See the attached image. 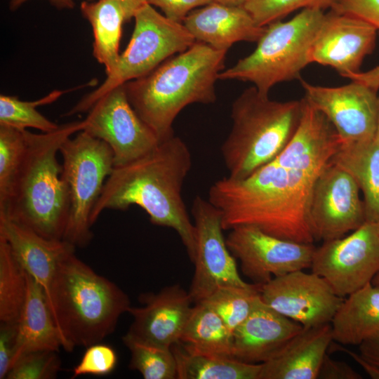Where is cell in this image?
<instances>
[{"instance_id":"4fadbf2b","label":"cell","mask_w":379,"mask_h":379,"mask_svg":"<svg viewBox=\"0 0 379 379\" xmlns=\"http://www.w3.org/2000/svg\"><path fill=\"white\" fill-rule=\"evenodd\" d=\"M229 231L227 247L252 284L262 286L274 277L311 267L313 244L283 239L251 225Z\"/></svg>"},{"instance_id":"ee69618b","label":"cell","mask_w":379,"mask_h":379,"mask_svg":"<svg viewBox=\"0 0 379 379\" xmlns=\"http://www.w3.org/2000/svg\"><path fill=\"white\" fill-rule=\"evenodd\" d=\"M89 1V0H88ZM126 6L131 18H133L136 11L147 4V0H119Z\"/></svg>"},{"instance_id":"f6af8a7d","label":"cell","mask_w":379,"mask_h":379,"mask_svg":"<svg viewBox=\"0 0 379 379\" xmlns=\"http://www.w3.org/2000/svg\"><path fill=\"white\" fill-rule=\"evenodd\" d=\"M247 1L248 0H213V1L234 6H243Z\"/></svg>"},{"instance_id":"e0dca14e","label":"cell","mask_w":379,"mask_h":379,"mask_svg":"<svg viewBox=\"0 0 379 379\" xmlns=\"http://www.w3.org/2000/svg\"><path fill=\"white\" fill-rule=\"evenodd\" d=\"M377 32L367 22L331 9L314 39L310 62L331 67L344 77L358 72L375 48Z\"/></svg>"},{"instance_id":"4316f807","label":"cell","mask_w":379,"mask_h":379,"mask_svg":"<svg viewBox=\"0 0 379 379\" xmlns=\"http://www.w3.org/2000/svg\"><path fill=\"white\" fill-rule=\"evenodd\" d=\"M179 343L190 353L232 357V333L222 319L202 302L193 306Z\"/></svg>"},{"instance_id":"484cf974","label":"cell","mask_w":379,"mask_h":379,"mask_svg":"<svg viewBox=\"0 0 379 379\" xmlns=\"http://www.w3.org/2000/svg\"><path fill=\"white\" fill-rule=\"evenodd\" d=\"M80 10L93 29V55L108 75L116 68L120 57L123 24L131 18L119 0L84 1Z\"/></svg>"},{"instance_id":"7bdbcfd3","label":"cell","mask_w":379,"mask_h":379,"mask_svg":"<svg viewBox=\"0 0 379 379\" xmlns=\"http://www.w3.org/2000/svg\"><path fill=\"white\" fill-rule=\"evenodd\" d=\"M28 0H11L10 8L15 10L20 6L23 3ZM48 1L53 6L59 9L72 8L74 7L73 0H46Z\"/></svg>"},{"instance_id":"6da1fadb","label":"cell","mask_w":379,"mask_h":379,"mask_svg":"<svg viewBox=\"0 0 379 379\" xmlns=\"http://www.w3.org/2000/svg\"><path fill=\"white\" fill-rule=\"evenodd\" d=\"M330 161L277 157L244 179L218 180L208 200L220 211L224 230L251 225L283 239L313 244L312 192Z\"/></svg>"},{"instance_id":"f546056e","label":"cell","mask_w":379,"mask_h":379,"mask_svg":"<svg viewBox=\"0 0 379 379\" xmlns=\"http://www.w3.org/2000/svg\"><path fill=\"white\" fill-rule=\"evenodd\" d=\"M122 341L131 354L129 368L145 379L177 378V365L173 350L138 340L126 333Z\"/></svg>"},{"instance_id":"603a6c76","label":"cell","mask_w":379,"mask_h":379,"mask_svg":"<svg viewBox=\"0 0 379 379\" xmlns=\"http://www.w3.org/2000/svg\"><path fill=\"white\" fill-rule=\"evenodd\" d=\"M27 293L18 319L15 351L11 367L22 354L37 350L58 352L62 341L41 286L28 274Z\"/></svg>"},{"instance_id":"ffe728a7","label":"cell","mask_w":379,"mask_h":379,"mask_svg":"<svg viewBox=\"0 0 379 379\" xmlns=\"http://www.w3.org/2000/svg\"><path fill=\"white\" fill-rule=\"evenodd\" d=\"M182 24L196 41L226 51L237 42H257L265 28L257 25L243 6L216 1L193 10Z\"/></svg>"},{"instance_id":"4dcf8cb0","label":"cell","mask_w":379,"mask_h":379,"mask_svg":"<svg viewBox=\"0 0 379 379\" xmlns=\"http://www.w3.org/2000/svg\"><path fill=\"white\" fill-rule=\"evenodd\" d=\"M261 286H228L217 288L202 302L212 309L232 333L248 317L260 295Z\"/></svg>"},{"instance_id":"b9f144b4","label":"cell","mask_w":379,"mask_h":379,"mask_svg":"<svg viewBox=\"0 0 379 379\" xmlns=\"http://www.w3.org/2000/svg\"><path fill=\"white\" fill-rule=\"evenodd\" d=\"M351 81L361 82L378 91L379 89V65L366 72H358L345 77Z\"/></svg>"},{"instance_id":"44dd1931","label":"cell","mask_w":379,"mask_h":379,"mask_svg":"<svg viewBox=\"0 0 379 379\" xmlns=\"http://www.w3.org/2000/svg\"><path fill=\"white\" fill-rule=\"evenodd\" d=\"M0 235L7 241L26 272L43 288L48 302L59 262L75 251L76 247L63 239L45 238L3 214H0Z\"/></svg>"},{"instance_id":"5b68a950","label":"cell","mask_w":379,"mask_h":379,"mask_svg":"<svg viewBox=\"0 0 379 379\" xmlns=\"http://www.w3.org/2000/svg\"><path fill=\"white\" fill-rule=\"evenodd\" d=\"M74 252L59 262L48 300L62 347L67 352L102 341L131 307L121 288L97 274Z\"/></svg>"},{"instance_id":"7c38bea8","label":"cell","mask_w":379,"mask_h":379,"mask_svg":"<svg viewBox=\"0 0 379 379\" xmlns=\"http://www.w3.org/2000/svg\"><path fill=\"white\" fill-rule=\"evenodd\" d=\"M191 213L196 232L194 272L189 293L194 303L199 302L217 288L234 286L246 287L223 235L220 211L208 200L197 196Z\"/></svg>"},{"instance_id":"277c9868","label":"cell","mask_w":379,"mask_h":379,"mask_svg":"<svg viewBox=\"0 0 379 379\" xmlns=\"http://www.w3.org/2000/svg\"><path fill=\"white\" fill-rule=\"evenodd\" d=\"M84 126L81 120L61 124L48 133L26 130L25 156L7 201L0 206V214L45 238L62 239L69 202L57 154Z\"/></svg>"},{"instance_id":"9c48e42d","label":"cell","mask_w":379,"mask_h":379,"mask_svg":"<svg viewBox=\"0 0 379 379\" xmlns=\"http://www.w3.org/2000/svg\"><path fill=\"white\" fill-rule=\"evenodd\" d=\"M59 152L69 202L62 239L83 248L93 238L90 216L114 168L113 152L107 143L84 131L67 138Z\"/></svg>"},{"instance_id":"52a82bcc","label":"cell","mask_w":379,"mask_h":379,"mask_svg":"<svg viewBox=\"0 0 379 379\" xmlns=\"http://www.w3.org/2000/svg\"><path fill=\"white\" fill-rule=\"evenodd\" d=\"M324 16L321 8H306L289 20L267 25L255 49L223 70L219 79L251 82L269 94L279 83L300 79L301 71L311 63V48Z\"/></svg>"},{"instance_id":"d590c367","label":"cell","mask_w":379,"mask_h":379,"mask_svg":"<svg viewBox=\"0 0 379 379\" xmlns=\"http://www.w3.org/2000/svg\"><path fill=\"white\" fill-rule=\"evenodd\" d=\"M117 364V355L109 345L100 343L86 347L79 363L72 370V378L83 375L103 376L112 372Z\"/></svg>"},{"instance_id":"5bb4252c","label":"cell","mask_w":379,"mask_h":379,"mask_svg":"<svg viewBox=\"0 0 379 379\" xmlns=\"http://www.w3.org/2000/svg\"><path fill=\"white\" fill-rule=\"evenodd\" d=\"M359 191L354 178L331 160L312 192L310 221L314 240L341 238L366 222Z\"/></svg>"},{"instance_id":"e575fe53","label":"cell","mask_w":379,"mask_h":379,"mask_svg":"<svg viewBox=\"0 0 379 379\" xmlns=\"http://www.w3.org/2000/svg\"><path fill=\"white\" fill-rule=\"evenodd\" d=\"M57 351L37 350L22 354L8 371L7 379H54L60 370Z\"/></svg>"},{"instance_id":"ba28073f","label":"cell","mask_w":379,"mask_h":379,"mask_svg":"<svg viewBox=\"0 0 379 379\" xmlns=\"http://www.w3.org/2000/svg\"><path fill=\"white\" fill-rule=\"evenodd\" d=\"M131 40L114 70L103 83L83 98L67 115L88 112L107 92L140 78L176 53L191 47L196 40L182 23L160 14L152 5L144 4L135 13Z\"/></svg>"},{"instance_id":"7a4b0ae2","label":"cell","mask_w":379,"mask_h":379,"mask_svg":"<svg viewBox=\"0 0 379 379\" xmlns=\"http://www.w3.org/2000/svg\"><path fill=\"white\" fill-rule=\"evenodd\" d=\"M191 166L187 145L173 135L147 154L114 167L91 212V227L105 210L125 211L133 205L139 206L153 225L176 232L193 262L195 227L182 197Z\"/></svg>"},{"instance_id":"bcb514c9","label":"cell","mask_w":379,"mask_h":379,"mask_svg":"<svg viewBox=\"0 0 379 379\" xmlns=\"http://www.w3.org/2000/svg\"><path fill=\"white\" fill-rule=\"evenodd\" d=\"M375 135L379 138V95L378 97V126Z\"/></svg>"},{"instance_id":"7dc6e473","label":"cell","mask_w":379,"mask_h":379,"mask_svg":"<svg viewBox=\"0 0 379 379\" xmlns=\"http://www.w3.org/2000/svg\"><path fill=\"white\" fill-rule=\"evenodd\" d=\"M371 283L375 286H379V272L375 274Z\"/></svg>"},{"instance_id":"cb8c5ba5","label":"cell","mask_w":379,"mask_h":379,"mask_svg":"<svg viewBox=\"0 0 379 379\" xmlns=\"http://www.w3.org/2000/svg\"><path fill=\"white\" fill-rule=\"evenodd\" d=\"M333 340L359 345L379 331V286L368 283L347 297L331 321Z\"/></svg>"},{"instance_id":"8992f818","label":"cell","mask_w":379,"mask_h":379,"mask_svg":"<svg viewBox=\"0 0 379 379\" xmlns=\"http://www.w3.org/2000/svg\"><path fill=\"white\" fill-rule=\"evenodd\" d=\"M303 102L276 101L254 86L232 105V128L221 147L222 157L235 180L247 178L274 159L295 134Z\"/></svg>"},{"instance_id":"83f0119b","label":"cell","mask_w":379,"mask_h":379,"mask_svg":"<svg viewBox=\"0 0 379 379\" xmlns=\"http://www.w3.org/2000/svg\"><path fill=\"white\" fill-rule=\"evenodd\" d=\"M171 349L176 361L178 379H259L261 364L190 353L179 343Z\"/></svg>"},{"instance_id":"c3c4849f","label":"cell","mask_w":379,"mask_h":379,"mask_svg":"<svg viewBox=\"0 0 379 379\" xmlns=\"http://www.w3.org/2000/svg\"><path fill=\"white\" fill-rule=\"evenodd\" d=\"M378 231H379V224H378Z\"/></svg>"},{"instance_id":"ac0fdd59","label":"cell","mask_w":379,"mask_h":379,"mask_svg":"<svg viewBox=\"0 0 379 379\" xmlns=\"http://www.w3.org/2000/svg\"><path fill=\"white\" fill-rule=\"evenodd\" d=\"M141 307H130L133 321L126 333L143 342L171 348L179 343L192 311L193 300L179 284L140 295Z\"/></svg>"},{"instance_id":"30bf717a","label":"cell","mask_w":379,"mask_h":379,"mask_svg":"<svg viewBox=\"0 0 379 379\" xmlns=\"http://www.w3.org/2000/svg\"><path fill=\"white\" fill-rule=\"evenodd\" d=\"M310 268L341 298L371 282L379 272L378 224L365 222L348 236L324 241Z\"/></svg>"},{"instance_id":"1f68e13d","label":"cell","mask_w":379,"mask_h":379,"mask_svg":"<svg viewBox=\"0 0 379 379\" xmlns=\"http://www.w3.org/2000/svg\"><path fill=\"white\" fill-rule=\"evenodd\" d=\"M64 91H53L48 95L34 101H23L15 96L0 95V124L19 129L32 128L48 133L56 130L60 125L50 121L38 110L41 105L53 102Z\"/></svg>"},{"instance_id":"f35d334b","label":"cell","mask_w":379,"mask_h":379,"mask_svg":"<svg viewBox=\"0 0 379 379\" xmlns=\"http://www.w3.org/2000/svg\"><path fill=\"white\" fill-rule=\"evenodd\" d=\"M213 0H147V4L161 8L168 19L182 23L195 8L211 3Z\"/></svg>"},{"instance_id":"7402d4cb","label":"cell","mask_w":379,"mask_h":379,"mask_svg":"<svg viewBox=\"0 0 379 379\" xmlns=\"http://www.w3.org/2000/svg\"><path fill=\"white\" fill-rule=\"evenodd\" d=\"M333 341L331 324L303 327L276 354L261 364L259 379H317Z\"/></svg>"},{"instance_id":"d6a6232c","label":"cell","mask_w":379,"mask_h":379,"mask_svg":"<svg viewBox=\"0 0 379 379\" xmlns=\"http://www.w3.org/2000/svg\"><path fill=\"white\" fill-rule=\"evenodd\" d=\"M26 130L0 124V206L7 201L22 166Z\"/></svg>"},{"instance_id":"836d02e7","label":"cell","mask_w":379,"mask_h":379,"mask_svg":"<svg viewBox=\"0 0 379 379\" xmlns=\"http://www.w3.org/2000/svg\"><path fill=\"white\" fill-rule=\"evenodd\" d=\"M335 0H248L243 7L260 27L280 20L289 13L306 8L322 10L332 6Z\"/></svg>"},{"instance_id":"2e32d148","label":"cell","mask_w":379,"mask_h":379,"mask_svg":"<svg viewBox=\"0 0 379 379\" xmlns=\"http://www.w3.org/2000/svg\"><path fill=\"white\" fill-rule=\"evenodd\" d=\"M261 300L303 327L330 324L344 298L311 272L298 270L274 277L261 286Z\"/></svg>"},{"instance_id":"d4e9b609","label":"cell","mask_w":379,"mask_h":379,"mask_svg":"<svg viewBox=\"0 0 379 379\" xmlns=\"http://www.w3.org/2000/svg\"><path fill=\"white\" fill-rule=\"evenodd\" d=\"M331 161L346 171L363 193L366 222L379 224V138L342 144Z\"/></svg>"},{"instance_id":"d6986e66","label":"cell","mask_w":379,"mask_h":379,"mask_svg":"<svg viewBox=\"0 0 379 379\" xmlns=\"http://www.w3.org/2000/svg\"><path fill=\"white\" fill-rule=\"evenodd\" d=\"M303 326L256 299L248 317L232 334V357L262 364L276 354Z\"/></svg>"},{"instance_id":"3957f363","label":"cell","mask_w":379,"mask_h":379,"mask_svg":"<svg viewBox=\"0 0 379 379\" xmlns=\"http://www.w3.org/2000/svg\"><path fill=\"white\" fill-rule=\"evenodd\" d=\"M226 53L196 41L147 74L124 84L131 105L161 141L174 135V120L185 107L216 100L215 84Z\"/></svg>"},{"instance_id":"74e56055","label":"cell","mask_w":379,"mask_h":379,"mask_svg":"<svg viewBox=\"0 0 379 379\" xmlns=\"http://www.w3.org/2000/svg\"><path fill=\"white\" fill-rule=\"evenodd\" d=\"M18 323L1 322L0 326V379H4L11 368L15 351Z\"/></svg>"},{"instance_id":"60d3db41","label":"cell","mask_w":379,"mask_h":379,"mask_svg":"<svg viewBox=\"0 0 379 379\" xmlns=\"http://www.w3.org/2000/svg\"><path fill=\"white\" fill-rule=\"evenodd\" d=\"M360 355L379 370V331L359 345Z\"/></svg>"},{"instance_id":"ab89813d","label":"cell","mask_w":379,"mask_h":379,"mask_svg":"<svg viewBox=\"0 0 379 379\" xmlns=\"http://www.w3.org/2000/svg\"><path fill=\"white\" fill-rule=\"evenodd\" d=\"M317 378L361 379L363 377L347 363L333 359L326 354L321 363Z\"/></svg>"},{"instance_id":"8d00e7d4","label":"cell","mask_w":379,"mask_h":379,"mask_svg":"<svg viewBox=\"0 0 379 379\" xmlns=\"http://www.w3.org/2000/svg\"><path fill=\"white\" fill-rule=\"evenodd\" d=\"M331 9L359 18L379 32V0H335Z\"/></svg>"},{"instance_id":"f1b7e54d","label":"cell","mask_w":379,"mask_h":379,"mask_svg":"<svg viewBox=\"0 0 379 379\" xmlns=\"http://www.w3.org/2000/svg\"><path fill=\"white\" fill-rule=\"evenodd\" d=\"M27 293L26 271L0 235V321L16 322Z\"/></svg>"},{"instance_id":"9a60e30c","label":"cell","mask_w":379,"mask_h":379,"mask_svg":"<svg viewBox=\"0 0 379 379\" xmlns=\"http://www.w3.org/2000/svg\"><path fill=\"white\" fill-rule=\"evenodd\" d=\"M300 80L304 98L328 119L343 144L366 141L375 136L378 91L357 81L327 87Z\"/></svg>"},{"instance_id":"8fae6325","label":"cell","mask_w":379,"mask_h":379,"mask_svg":"<svg viewBox=\"0 0 379 379\" xmlns=\"http://www.w3.org/2000/svg\"><path fill=\"white\" fill-rule=\"evenodd\" d=\"M88 112L82 131L109 145L114 167L147 154L161 142L131 105L124 84L102 96Z\"/></svg>"}]
</instances>
